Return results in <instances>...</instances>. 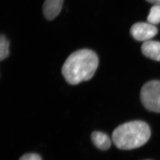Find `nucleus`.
I'll use <instances>...</instances> for the list:
<instances>
[{"mask_svg":"<svg viewBox=\"0 0 160 160\" xmlns=\"http://www.w3.org/2000/svg\"><path fill=\"white\" fill-rule=\"evenodd\" d=\"M98 58L93 51L77 50L70 55L62 68V75L67 82L76 85L91 79L98 68Z\"/></svg>","mask_w":160,"mask_h":160,"instance_id":"obj_1","label":"nucleus"},{"mask_svg":"<svg viewBox=\"0 0 160 160\" xmlns=\"http://www.w3.org/2000/svg\"><path fill=\"white\" fill-rule=\"evenodd\" d=\"M151 136L149 126L142 121H133L117 127L112 135L116 147L122 150L139 148L146 143Z\"/></svg>","mask_w":160,"mask_h":160,"instance_id":"obj_2","label":"nucleus"},{"mask_svg":"<svg viewBox=\"0 0 160 160\" xmlns=\"http://www.w3.org/2000/svg\"><path fill=\"white\" fill-rule=\"evenodd\" d=\"M141 100L148 110L160 112V81L152 80L145 83L141 90Z\"/></svg>","mask_w":160,"mask_h":160,"instance_id":"obj_3","label":"nucleus"},{"mask_svg":"<svg viewBox=\"0 0 160 160\" xmlns=\"http://www.w3.org/2000/svg\"><path fill=\"white\" fill-rule=\"evenodd\" d=\"M130 31L135 39L144 42L150 41L158 32L154 25L145 22L136 23L131 27Z\"/></svg>","mask_w":160,"mask_h":160,"instance_id":"obj_4","label":"nucleus"},{"mask_svg":"<svg viewBox=\"0 0 160 160\" xmlns=\"http://www.w3.org/2000/svg\"><path fill=\"white\" fill-rule=\"evenodd\" d=\"M64 0H45L43 5V13L48 20L56 18L62 9Z\"/></svg>","mask_w":160,"mask_h":160,"instance_id":"obj_5","label":"nucleus"},{"mask_svg":"<svg viewBox=\"0 0 160 160\" xmlns=\"http://www.w3.org/2000/svg\"><path fill=\"white\" fill-rule=\"evenodd\" d=\"M141 52L147 57L153 60L160 61V42L148 41L142 44Z\"/></svg>","mask_w":160,"mask_h":160,"instance_id":"obj_6","label":"nucleus"},{"mask_svg":"<svg viewBox=\"0 0 160 160\" xmlns=\"http://www.w3.org/2000/svg\"><path fill=\"white\" fill-rule=\"evenodd\" d=\"M91 139L94 145L102 150L109 149L111 145L109 136L101 132H93L91 135Z\"/></svg>","mask_w":160,"mask_h":160,"instance_id":"obj_7","label":"nucleus"},{"mask_svg":"<svg viewBox=\"0 0 160 160\" xmlns=\"http://www.w3.org/2000/svg\"><path fill=\"white\" fill-rule=\"evenodd\" d=\"M9 42L6 36L0 34V61L6 59L9 55Z\"/></svg>","mask_w":160,"mask_h":160,"instance_id":"obj_8","label":"nucleus"},{"mask_svg":"<svg viewBox=\"0 0 160 160\" xmlns=\"http://www.w3.org/2000/svg\"><path fill=\"white\" fill-rule=\"evenodd\" d=\"M147 20L148 23L153 25L160 22V5H154L151 8Z\"/></svg>","mask_w":160,"mask_h":160,"instance_id":"obj_9","label":"nucleus"},{"mask_svg":"<svg viewBox=\"0 0 160 160\" xmlns=\"http://www.w3.org/2000/svg\"><path fill=\"white\" fill-rule=\"evenodd\" d=\"M19 160H42L39 154L35 153H29L23 155Z\"/></svg>","mask_w":160,"mask_h":160,"instance_id":"obj_10","label":"nucleus"},{"mask_svg":"<svg viewBox=\"0 0 160 160\" xmlns=\"http://www.w3.org/2000/svg\"><path fill=\"white\" fill-rule=\"evenodd\" d=\"M146 1L154 5H160V0H146Z\"/></svg>","mask_w":160,"mask_h":160,"instance_id":"obj_11","label":"nucleus"}]
</instances>
